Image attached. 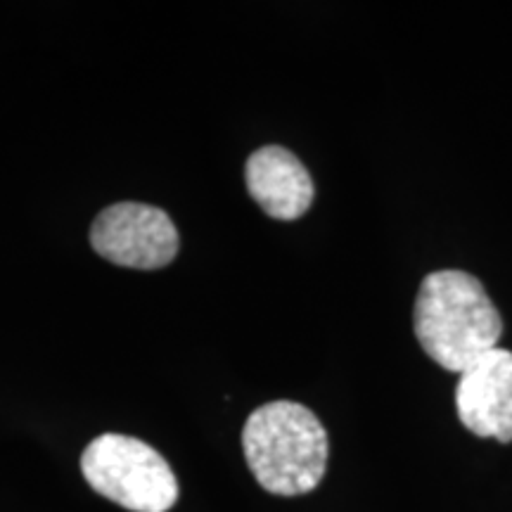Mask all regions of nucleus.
Instances as JSON below:
<instances>
[{"label":"nucleus","mask_w":512,"mask_h":512,"mask_svg":"<svg viewBox=\"0 0 512 512\" xmlns=\"http://www.w3.org/2000/svg\"><path fill=\"white\" fill-rule=\"evenodd\" d=\"M422 351L448 373L463 375L496 349L503 318L475 275L437 271L422 280L413 309Z\"/></svg>","instance_id":"f257e3e1"},{"label":"nucleus","mask_w":512,"mask_h":512,"mask_svg":"<svg viewBox=\"0 0 512 512\" xmlns=\"http://www.w3.org/2000/svg\"><path fill=\"white\" fill-rule=\"evenodd\" d=\"M242 448L256 482L275 496L309 494L328 467V432L316 413L294 401L256 408L242 430Z\"/></svg>","instance_id":"f03ea898"},{"label":"nucleus","mask_w":512,"mask_h":512,"mask_svg":"<svg viewBox=\"0 0 512 512\" xmlns=\"http://www.w3.org/2000/svg\"><path fill=\"white\" fill-rule=\"evenodd\" d=\"M86 482L107 501L133 512H169L178 501V479L145 441L102 434L81 456Z\"/></svg>","instance_id":"7ed1b4c3"},{"label":"nucleus","mask_w":512,"mask_h":512,"mask_svg":"<svg viewBox=\"0 0 512 512\" xmlns=\"http://www.w3.org/2000/svg\"><path fill=\"white\" fill-rule=\"evenodd\" d=\"M91 245L102 259L124 268L157 271L176 259L178 230L164 209L119 202L102 209L91 226Z\"/></svg>","instance_id":"20e7f679"},{"label":"nucleus","mask_w":512,"mask_h":512,"mask_svg":"<svg viewBox=\"0 0 512 512\" xmlns=\"http://www.w3.org/2000/svg\"><path fill=\"white\" fill-rule=\"evenodd\" d=\"M456 408L475 437L512 441V351L496 347L460 375Z\"/></svg>","instance_id":"39448f33"},{"label":"nucleus","mask_w":512,"mask_h":512,"mask_svg":"<svg viewBox=\"0 0 512 512\" xmlns=\"http://www.w3.org/2000/svg\"><path fill=\"white\" fill-rule=\"evenodd\" d=\"M252 200L271 219L294 221L311 209L316 188L309 169L287 147L266 145L252 152L245 166Z\"/></svg>","instance_id":"423d86ee"}]
</instances>
